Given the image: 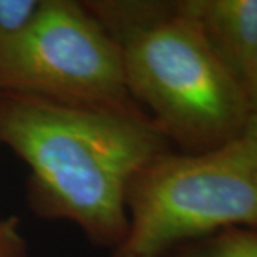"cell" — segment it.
Masks as SVG:
<instances>
[{
  "mask_svg": "<svg viewBox=\"0 0 257 257\" xmlns=\"http://www.w3.org/2000/svg\"><path fill=\"white\" fill-rule=\"evenodd\" d=\"M0 257H28V246L18 217L0 219Z\"/></svg>",
  "mask_w": 257,
  "mask_h": 257,
  "instance_id": "cell-8",
  "label": "cell"
},
{
  "mask_svg": "<svg viewBox=\"0 0 257 257\" xmlns=\"http://www.w3.org/2000/svg\"><path fill=\"white\" fill-rule=\"evenodd\" d=\"M128 229L117 251L159 257L227 227L257 229V147L243 135L202 153L169 150L128 186Z\"/></svg>",
  "mask_w": 257,
  "mask_h": 257,
  "instance_id": "cell-3",
  "label": "cell"
},
{
  "mask_svg": "<svg viewBox=\"0 0 257 257\" xmlns=\"http://www.w3.org/2000/svg\"><path fill=\"white\" fill-rule=\"evenodd\" d=\"M244 135H246L257 147V116H251V117H250V121H248L247 128H246Z\"/></svg>",
  "mask_w": 257,
  "mask_h": 257,
  "instance_id": "cell-9",
  "label": "cell"
},
{
  "mask_svg": "<svg viewBox=\"0 0 257 257\" xmlns=\"http://www.w3.org/2000/svg\"><path fill=\"white\" fill-rule=\"evenodd\" d=\"M0 93L145 111L127 92L121 47L73 0H42L26 28L0 37Z\"/></svg>",
  "mask_w": 257,
  "mask_h": 257,
  "instance_id": "cell-4",
  "label": "cell"
},
{
  "mask_svg": "<svg viewBox=\"0 0 257 257\" xmlns=\"http://www.w3.org/2000/svg\"><path fill=\"white\" fill-rule=\"evenodd\" d=\"M114 257H135V256H132V254H127V253H123V251H116Z\"/></svg>",
  "mask_w": 257,
  "mask_h": 257,
  "instance_id": "cell-10",
  "label": "cell"
},
{
  "mask_svg": "<svg viewBox=\"0 0 257 257\" xmlns=\"http://www.w3.org/2000/svg\"><path fill=\"white\" fill-rule=\"evenodd\" d=\"M257 116V0H184Z\"/></svg>",
  "mask_w": 257,
  "mask_h": 257,
  "instance_id": "cell-5",
  "label": "cell"
},
{
  "mask_svg": "<svg viewBox=\"0 0 257 257\" xmlns=\"http://www.w3.org/2000/svg\"><path fill=\"white\" fill-rule=\"evenodd\" d=\"M42 0H0V37L22 32L36 16Z\"/></svg>",
  "mask_w": 257,
  "mask_h": 257,
  "instance_id": "cell-7",
  "label": "cell"
},
{
  "mask_svg": "<svg viewBox=\"0 0 257 257\" xmlns=\"http://www.w3.org/2000/svg\"><path fill=\"white\" fill-rule=\"evenodd\" d=\"M159 257H257V229L227 227Z\"/></svg>",
  "mask_w": 257,
  "mask_h": 257,
  "instance_id": "cell-6",
  "label": "cell"
},
{
  "mask_svg": "<svg viewBox=\"0 0 257 257\" xmlns=\"http://www.w3.org/2000/svg\"><path fill=\"white\" fill-rule=\"evenodd\" d=\"M120 47L130 97L177 152H209L244 135L247 100L184 0Z\"/></svg>",
  "mask_w": 257,
  "mask_h": 257,
  "instance_id": "cell-2",
  "label": "cell"
},
{
  "mask_svg": "<svg viewBox=\"0 0 257 257\" xmlns=\"http://www.w3.org/2000/svg\"><path fill=\"white\" fill-rule=\"evenodd\" d=\"M0 143L28 165V199L36 214L72 221L94 244L116 251L127 236L132 180L172 150L146 111L16 93H0Z\"/></svg>",
  "mask_w": 257,
  "mask_h": 257,
  "instance_id": "cell-1",
  "label": "cell"
}]
</instances>
